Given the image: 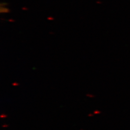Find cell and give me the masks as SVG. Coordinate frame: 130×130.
Instances as JSON below:
<instances>
[{
    "label": "cell",
    "instance_id": "1",
    "mask_svg": "<svg viewBox=\"0 0 130 130\" xmlns=\"http://www.w3.org/2000/svg\"><path fill=\"white\" fill-rule=\"evenodd\" d=\"M3 10V11L2 12V13H3V12H5V13H8V11H9V9H8V8H1V11H2Z\"/></svg>",
    "mask_w": 130,
    "mask_h": 130
}]
</instances>
